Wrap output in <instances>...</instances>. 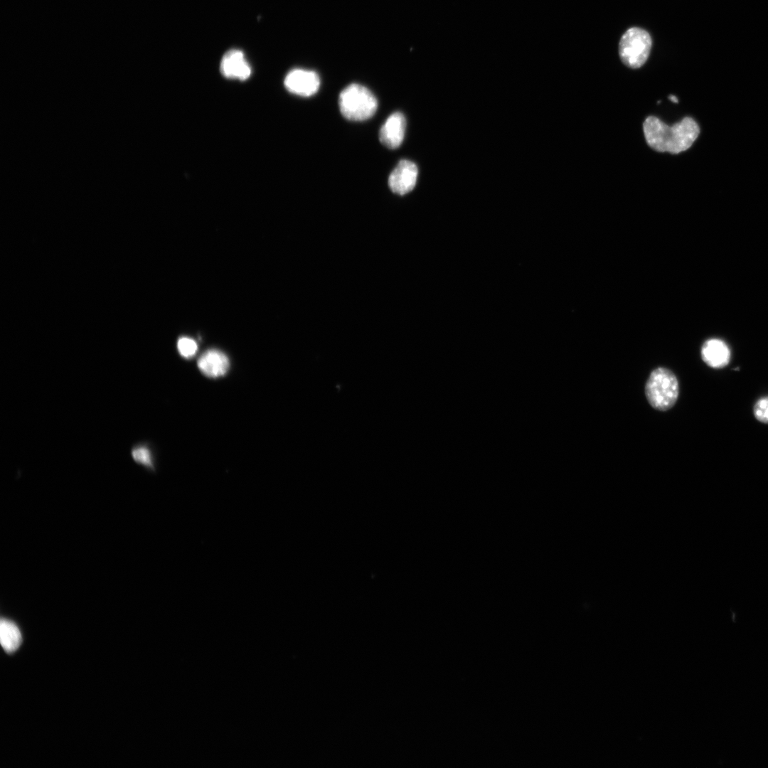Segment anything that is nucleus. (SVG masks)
<instances>
[{
  "instance_id": "1",
  "label": "nucleus",
  "mask_w": 768,
  "mask_h": 768,
  "mask_svg": "<svg viewBox=\"0 0 768 768\" xmlns=\"http://www.w3.org/2000/svg\"><path fill=\"white\" fill-rule=\"evenodd\" d=\"M643 129L649 146L657 151L671 154H678L690 148L700 132L697 123L690 117H685L671 127L650 116L645 119Z\"/></svg>"
},
{
  "instance_id": "2",
  "label": "nucleus",
  "mask_w": 768,
  "mask_h": 768,
  "mask_svg": "<svg viewBox=\"0 0 768 768\" xmlns=\"http://www.w3.org/2000/svg\"><path fill=\"white\" fill-rule=\"evenodd\" d=\"M678 382L675 374L666 368L654 369L645 385V395L649 403L660 411L671 408L678 399Z\"/></svg>"
},
{
  "instance_id": "3",
  "label": "nucleus",
  "mask_w": 768,
  "mask_h": 768,
  "mask_svg": "<svg viewBox=\"0 0 768 768\" xmlns=\"http://www.w3.org/2000/svg\"><path fill=\"white\" fill-rule=\"evenodd\" d=\"M338 105L341 113L346 119L363 121L375 114L378 102L375 95L367 87L353 83L341 92Z\"/></svg>"
},
{
  "instance_id": "4",
  "label": "nucleus",
  "mask_w": 768,
  "mask_h": 768,
  "mask_svg": "<svg viewBox=\"0 0 768 768\" xmlns=\"http://www.w3.org/2000/svg\"><path fill=\"white\" fill-rule=\"evenodd\" d=\"M652 45L650 34L639 27L629 28L622 36L619 54L622 63L631 68H639L647 60Z\"/></svg>"
},
{
  "instance_id": "5",
  "label": "nucleus",
  "mask_w": 768,
  "mask_h": 768,
  "mask_svg": "<svg viewBox=\"0 0 768 768\" xmlns=\"http://www.w3.org/2000/svg\"><path fill=\"white\" fill-rule=\"evenodd\" d=\"M319 85V77L313 70L294 69L284 78L286 89L299 96L309 97L314 95L318 91Z\"/></svg>"
},
{
  "instance_id": "6",
  "label": "nucleus",
  "mask_w": 768,
  "mask_h": 768,
  "mask_svg": "<svg viewBox=\"0 0 768 768\" xmlns=\"http://www.w3.org/2000/svg\"><path fill=\"white\" fill-rule=\"evenodd\" d=\"M418 169L415 164L408 160H401L388 178L390 190L398 195L410 192L415 186Z\"/></svg>"
},
{
  "instance_id": "7",
  "label": "nucleus",
  "mask_w": 768,
  "mask_h": 768,
  "mask_svg": "<svg viewBox=\"0 0 768 768\" xmlns=\"http://www.w3.org/2000/svg\"><path fill=\"white\" fill-rule=\"evenodd\" d=\"M405 127L406 119L401 112L391 114L380 129V142L388 148H398L403 141Z\"/></svg>"
},
{
  "instance_id": "8",
  "label": "nucleus",
  "mask_w": 768,
  "mask_h": 768,
  "mask_svg": "<svg viewBox=\"0 0 768 768\" xmlns=\"http://www.w3.org/2000/svg\"><path fill=\"white\" fill-rule=\"evenodd\" d=\"M220 71L230 79L245 80L251 75V68L242 51L232 49L226 52L220 63Z\"/></svg>"
},
{
  "instance_id": "9",
  "label": "nucleus",
  "mask_w": 768,
  "mask_h": 768,
  "mask_svg": "<svg viewBox=\"0 0 768 768\" xmlns=\"http://www.w3.org/2000/svg\"><path fill=\"white\" fill-rule=\"evenodd\" d=\"M704 363L715 369L725 367L730 360V350L727 343L719 338H710L704 342L700 351Z\"/></svg>"
},
{
  "instance_id": "10",
  "label": "nucleus",
  "mask_w": 768,
  "mask_h": 768,
  "mask_svg": "<svg viewBox=\"0 0 768 768\" xmlns=\"http://www.w3.org/2000/svg\"><path fill=\"white\" fill-rule=\"evenodd\" d=\"M229 360L220 351L210 349L203 353L198 361L200 370L206 376L217 378L225 375L229 368Z\"/></svg>"
},
{
  "instance_id": "11",
  "label": "nucleus",
  "mask_w": 768,
  "mask_h": 768,
  "mask_svg": "<svg viewBox=\"0 0 768 768\" xmlns=\"http://www.w3.org/2000/svg\"><path fill=\"white\" fill-rule=\"evenodd\" d=\"M0 641L5 651L12 653L17 650L22 642V636L17 625L12 621L1 619L0 622Z\"/></svg>"
},
{
  "instance_id": "12",
  "label": "nucleus",
  "mask_w": 768,
  "mask_h": 768,
  "mask_svg": "<svg viewBox=\"0 0 768 768\" xmlns=\"http://www.w3.org/2000/svg\"><path fill=\"white\" fill-rule=\"evenodd\" d=\"M132 459L144 467L154 470V459L152 451L147 444L137 443L130 449Z\"/></svg>"
},
{
  "instance_id": "13",
  "label": "nucleus",
  "mask_w": 768,
  "mask_h": 768,
  "mask_svg": "<svg viewBox=\"0 0 768 768\" xmlns=\"http://www.w3.org/2000/svg\"><path fill=\"white\" fill-rule=\"evenodd\" d=\"M753 415L757 420L768 425V396L757 400L753 406Z\"/></svg>"
},
{
  "instance_id": "14",
  "label": "nucleus",
  "mask_w": 768,
  "mask_h": 768,
  "mask_svg": "<svg viewBox=\"0 0 768 768\" xmlns=\"http://www.w3.org/2000/svg\"><path fill=\"white\" fill-rule=\"evenodd\" d=\"M178 351L184 358L193 357L198 349L196 343L188 337H181L177 343Z\"/></svg>"
},
{
  "instance_id": "15",
  "label": "nucleus",
  "mask_w": 768,
  "mask_h": 768,
  "mask_svg": "<svg viewBox=\"0 0 768 768\" xmlns=\"http://www.w3.org/2000/svg\"><path fill=\"white\" fill-rule=\"evenodd\" d=\"M668 98H669V99H670V100H671V101H672L673 102H675V103H677V102H678V99H677V97H676V96H674V95H670V96L668 97Z\"/></svg>"
}]
</instances>
